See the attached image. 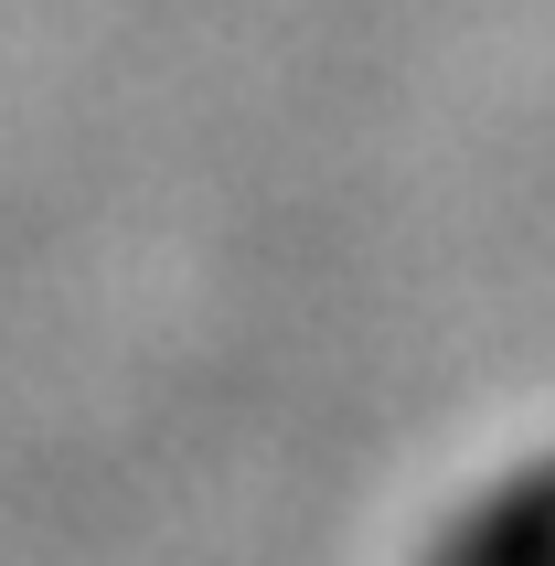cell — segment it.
<instances>
[{"mask_svg":"<svg viewBox=\"0 0 555 566\" xmlns=\"http://www.w3.org/2000/svg\"><path fill=\"white\" fill-rule=\"evenodd\" d=\"M428 566H555V460L492 481L481 503H460L438 524Z\"/></svg>","mask_w":555,"mask_h":566,"instance_id":"cell-1","label":"cell"}]
</instances>
